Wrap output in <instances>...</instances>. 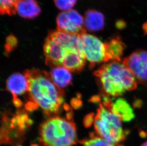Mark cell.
<instances>
[{"label":"cell","instance_id":"obj_1","mask_svg":"<svg viewBox=\"0 0 147 146\" xmlns=\"http://www.w3.org/2000/svg\"><path fill=\"white\" fill-rule=\"evenodd\" d=\"M24 74L28 83V92L31 100L47 115L58 113L63 104L64 91L56 85L49 73L27 70Z\"/></svg>","mask_w":147,"mask_h":146},{"label":"cell","instance_id":"obj_2","mask_svg":"<svg viewBox=\"0 0 147 146\" xmlns=\"http://www.w3.org/2000/svg\"><path fill=\"white\" fill-rule=\"evenodd\" d=\"M94 74L106 96H119L137 87L134 76L120 61H112L103 65Z\"/></svg>","mask_w":147,"mask_h":146},{"label":"cell","instance_id":"obj_3","mask_svg":"<svg viewBox=\"0 0 147 146\" xmlns=\"http://www.w3.org/2000/svg\"><path fill=\"white\" fill-rule=\"evenodd\" d=\"M40 142L43 146H72L77 142L76 129L71 120L54 116L40 126Z\"/></svg>","mask_w":147,"mask_h":146},{"label":"cell","instance_id":"obj_4","mask_svg":"<svg viewBox=\"0 0 147 146\" xmlns=\"http://www.w3.org/2000/svg\"><path fill=\"white\" fill-rule=\"evenodd\" d=\"M111 100L100 103L94 120L96 135L115 146H121L128 131L124 130L121 119L111 109Z\"/></svg>","mask_w":147,"mask_h":146},{"label":"cell","instance_id":"obj_5","mask_svg":"<svg viewBox=\"0 0 147 146\" xmlns=\"http://www.w3.org/2000/svg\"><path fill=\"white\" fill-rule=\"evenodd\" d=\"M79 45L78 35L58 30L50 32L43 47L46 64L53 68L61 66L62 59L68 50Z\"/></svg>","mask_w":147,"mask_h":146},{"label":"cell","instance_id":"obj_6","mask_svg":"<svg viewBox=\"0 0 147 146\" xmlns=\"http://www.w3.org/2000/svg\"><path fill=\"white\" fill-rule=\"evenodd\" d=\"M80 46L90 66L107 62L105 43L92 35L83 33L79 36Z\"/></svg>","mask_w":147,"mask_h":146},{"label":"cell","instance_id":"obj_7","mask_svg":"<svg viewBox=\"0 0 147 146\" xmlns=\"http://www.w3.org/2000/svg\"><path fill=\"white\" fill-rule=\"evenodd\" d=\"M57 30L79 36L86 33L84 18L74 10L63 11L57 16Z\"/></svg>","mask_w":147,"mask_h":146},{"label":"cell","instance_id":"obj_8","mask_svg":"<svg viewBox=\"0 0 147 146\" xmlns=\"http://www.w3.org/2000/svg\"><path fill=\"white\" fill-rule=\"evenodd\" d=\"M126 66L140 83H147V51L138 50L123 60Z\"/></svg>","mask_w":147,"mask_h":146},{"label":"cell","instance_id":"obj_9","mask_svg":"<svg viewBox=\"0 0 147 146\" xmlns=\"http://www.w3.org/2000/svg\"><path fill=\"white\" fill-rule=\"evenodd\" d=\"M7 86L8 89L13 94L16 106H21L22 103L17 96L22 95L28 92V83L26 77L24 74L20 73L13 74L8 79Z\"/></svg>","mask_w":147,"mask_h":146},{"label":"cell","instance_id":"obj_10","mask_svg":"<svg viewBox=\"0 0 147 146\" xmlns=\"http://www.w3.org/2000/svg\"><path fill=\"white\" fill-rule=\"evenodd\" d=\"M111 111L121 119L122 121L129 122L134 118L132 108L126 100L119 98L111 105Z\"/></svg>","mask_w":147,"mask_h":146},{"label":"cell","instance_id":"obj_11","mask_svg":"<svg viewBox=\"0 0 147 146\" xmlns=\"http://www.w3.org/2000/svg\"><path fill=\"white\" fill-rule=\"evenodd\" d=\"M84 21L85 29L90 31H98L104 28V15L96 10H89L86 11Z\"/></svg>","mask_w":147,"mask_h":146},{"label":"cell","instance_id":"obj_12","mask_svg":"<svg viewBox=\"0 0 147 146\" xmlns=\"http://www.w3.org/2000/svg\"><path fill=\"white\" fill-rule=\"evenodd\" d=\"M105 44L107 61H120L126 47L121 38L116 37Z\"/></svg>","mask_w":147,"mask_h":146},{"label":"cell","instance_id":"obj_13","mask_svg":"<svg viewBox=\"0 0 147 146\" xmlns=\"http://www.w3.org/2000/svg\"><path fill=\"white\" fill-rule=\"evenodd\" d=\"M40 11L36 0H20L17 4V13L23 18L33 19L37 17Z\"/></svg>","mask_w":147,"mask_h":146},{"label":"cell","instance_id":"obj_14","mask_svg":"<svg viewBox=\"0 0 147 146\" xmlns=\"http://www.w3.org/2000/svg\"><path fill=\"white\" fill-rule=\"evenodd\" d=\"M49 74L53 83L61 89L69 86L71 82L72 76L70 71L63 66L53 68Z\"/></svg>","mask_w":147,"mask_h":146},{"label":"cell","instance_id":"obj_15","mask_svg":"<svg viewBox=\"0 0 147 146\" xmlns=\"http://www.w3.org/2000/svg\"><path fill=\"white\" fill-rule=\"evenodd\" d=\"M20 0H0L1 14L13 15L17 13V4Z\"/></svg>","mask_w":147,"mask_h":146},{"label":"cell","instance_id":"obj_16","mask_svg":"<svg viewBox=\"0 0 147 146\" xmlns=\"http://www.w3.org/2000/svg\"><path fill=\"white\" fill-rule=\"evenodd\" d=\"M81 142L83 146H115L93 133L90 134L89 139H83Z\"/></svg>","mask_w":147,"mask_h":146},{"label":"cell","instance_id":"obj_17","mask_svg":"<svg viewBox=\"0 0 147 146\" xmlns=\"http://www.w3.org/2000/svg\"><path fill=\"white\" fill-rule=\"evenodd\" d=\"M56 7L63 11L71 10L76 3L77 0H54Z\"/></svg>","mask_w":147,"mask_h":146},{"label":"cell","instance_id":"obj_18","mask_svg":"<svg viewBox=\"0 0 147 146\" xmlns=\"http://www.w3.org/2000/svg\"><path fill=\"white\" fill-rule=\"evenodd\" d=\"M16 38L14 37L13 36H9L8 37L7 40V46L8 47V50L9 48L11 50L12 48H13L16 44Z\"/></svg>","mask_w":147,"mask_h":146},{"label":"cell","instance_id":"obj_19","mask_svg":"<svg viewBox=\"0 0 147 146\" xmlns=\"http://www.w3.org/2000/svg\"><path fill=\"white\" fill-rule=\"evenodd\" d=\"M117 28L119 29H122L123 28H125L126 26L125 22L123 21H119L117 22L116 24Z\"/></svg>","mask_w":147,"mask_h":146},{"label":"cell","instance_id":"obj_20","mask_svg":"<svg viewBox=\"0 0 147 146\" xmlns=\"http://www.w3.org/2000/svg\"><path fill=\"white\" fill-rule=\"evenodd\" d=\"M143 29L145 32L147 34V22L145 23L143 26Z\"/></svg>","mask_w":147,"mask_h":146},{"label":"cell","instance_id":"obj_21","mask_svg":"<svg viewBox=\"0 0 147 146\" xmlns=\"http://www.w3.org/2000/svg\"><path fill=\"white\" fill-rule=\"evenodd\" d=\"M140 146H147V141L144 142L143 144H142V145Z\"/></svg>","mask_w":147,"mask_h":146},{"label":"cell","instance_id":"obj_22","mask_svg":"<svg viewBox=\"0 0 147 146\" xmlns=\"http://www.w3.org/2000/svg\"><path fill=\"white\" fill-rule=\"evenodd\" d=\"M31 146H39L38 145H37V144H32V145H31Z\"/></svg>","mask_w":147,"mask_h":146},{"label":"cell","instance_id":"obj_23","mask_svg":"<svg viewBox=\"0 0 147 146\" xmlns=\"http://www.w3.org/2000/svg\"><path fill=\"white\" fill-rule=\"evenodd\" d=\"M21 146V145H18V146Z\"/></svg>","mask_w":147,"mask_h":146}]
</instances>
